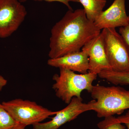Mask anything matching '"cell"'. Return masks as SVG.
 I'll return each mask as SVG.
<instances>
[{
  "mask_svg": "<svg viewBox=\"0 0 129 129\" xmlns=\"http://www.w3.org/2000/svg\"><path fill=\"white\" fill-rule=\"evenodd\" d=\"M27 14L19 0H0V38L9 37L17 30Z\"/></svg>",
  "mask_w": 129,
  "mask_h": 129,
  "instance_id": "8992f818",
  "label": "cell"
},
{
  "mask_svg": "<svg viewBox=\"0 0 129 129\" xmlns=\"http://www.w3.org/2000/svg\"><path fill=\"white\" fill-rule=\"evenodd\" d=\"M105 51L112 70L118 72H129V47L115 28L103 29Z\"/></svg>",
  "mask_w": 129,
  "mask_h": 129,
  "instance_id": "5b68a950",
  "label": "cell"
},
{
  "mask_svg": "<svg viewBox=\"0 0 129 129\" xmlns=\"http://www.w3.org/2000/svg\"><path fill=\"white\" fill-rule=\"evenodd\" d=\"M101 32L87 18L84 9L69 10L52 28L48 56L57 58L80 51Z\"/></svg>",
  "mask_w": 129,
  "mask_h": 129,
  "instance_id": "6da1fadb",
  "label": "cell"
},
{
  "mask_svg": "<svg viewBox=\"0 0 129 129\" xmlns=\"http://www.w3.org/2000/svg\"><path fill=\"white\" fill-rule=\"evenodd\" d=\"M98 75L115 85L129 84V72H118L105 70L102 71Z\"/></svg>",
  "mask_w": 129,
  "mask_h": 129,
  "instance_id": "7c38bea8",
  "label": "cell"
},
{
  "mask_svg": "<svg viewBox=\"0 0 129 129\" xmlns=\"http://www.w3.org/2000/svg\"><path fill=\"white\" fill-rule=\"evenodd\" d=\"M13 128L12 129H13Z\"/></svg>",
  "mask_w": 129,
  "mask_h": 129,
  "instance_id": "ffe728a7",
  "label": "cell"
},
{
  "mask_svg": "<svg viewBox=\"0 0 129 129\" xmlns=\"http://www.w3.org/2000/svg\"><path fill=\"white\" fill-rule=\"evenodd\" d=\"M119 32L129 47V24L120 27Z\"/></svg>",
  "mask_w": 129,
  "mask_h": 129,
  "instance_id": "9a60e30c",
  "label": "cell"
},
{
  "mask_svg": "<svg viewBox=\"0 0 129 129\" xmlns=\"http://www.w3.org/2000/svg\"><path fill=\"white\" fill-rule=\"evenodd\" d=\"M47 64L51 67L65 68L81 74L87 73L89 69V58L84 51L69 53L61 57L50 58Z\"/></svg>",
  "mask_w": 129,
  "mask_h": 129,
  "instance_id": "30bf717a",
  "label": "cell"
},
{
  "mask_svg": "<svg viewBox=\"0 0 129 129\" xmlns=\"http://www.w3.org/2000/svg\"><path fill=\"white\" fill-rule=\"evenodd\" d=\"M20 2H24L27 0H19ZM36 1H45L48 2H57L61 3L64 4L65 6H67L69 10H73L72 8L70 5V2H74L79 3V0H36Z\"/></svg>",
  "mask_w": 129,
  "mask_h": 129,
  "instance_id": "2e32d148",
  "label": "cell"
},
{
  "mask_svg": "<svg viewBox=\"0 0 129 129\" xmlns=\"http://www.w3.org/2000/svg\"><path fill=\"white\" fill-rule=\"evenodd\" d=\"M81 50L88 53L89 58L88 72L98 75L103 70H112L105 51L101 33L88 42Z\"/></svg>",
  "mask_w": 129,
  "mask_h": 129,
  "instance_id": "9c48e42d",
  "label": "cell"
},
{
  "mask_svg": "<svg viewBox=\"0 0 129 129\" xmlns=\"http://www.w3.org/2000/svg\"><path fill=\"white\" fill-rule=\"evenodd\" d=\"M100 30L108 28H115L129 24L128 16L125 7V0H114L107 10L103 11L94 21Z\"/></svg>",
  "mask_w": 129,
  "mask_h": 129,
  "instance_id": "ba28073f",
  "label": "cell"
},
{
  "mask_svg": "<svg viewBox=\"0 0 129 129\" xmlns=\"http://www.w3.org/2000/svg\"><path fill=\"white\" fill-rule=\"evenodd\" d=\"M26 127V126L24 125L17 123L15 127L13 128V129H25V127Z\"/></svg>",
  "mask_w": 129,
  "mask_h": 129,
  "instance_id": "ac0fdd59",
  "label": "cell"
},
{
  "mask_svg": "<svg viewBox=\"0 0 129 129\" xmlns=\"http://www.w3.org/2000/svg\"><path fill=\"white\" fill-rule=\"evenodd\" d=\"M99 129H125V127L113 116L106 117L98 123Z\"/></svg>",
  "mask_w": 129,
  "mask_h": 129,
  "instance_id": "5bb4252c",
  "label": "cell"
},
{
  "mask_svg": "<svg viewBox=\"0 0 129 129\" xmlns=\"http://www.w3.org/2000/svg\"><path fill=\"white\" fill-rule=\"evenodd\" d=\"M59 69V74L53 75L55 82L52 86L58 98L69 104L74 97L82 99L81 93L83 90L91 93L92 83L96 79L97 74L90 72L79 74L67 69Z\"/></svg>",
  "mask_w": 129,
  "mask_h": 129,
  "instance_id": "3957f363",
  "label": "cell"
},
{
  "mask_svg": "<svg viewBox=\"0 0 129 129\" xmlns=\"http://www.w3.org/2000/svg\"><path fill=\"white\" fill-rule=\"evenodd\" d=\"M17 123L0 103V129H12Z\"/></svg>",
  "mask_w": 129,
  "mask_h": 129,
  "instance_id": "4fadbf2b",
  "label": "cell"
},
{
  "mask_svg": "<svg viewBox=\"0 0 129 129\" xmlns=\"http://www.w3.org/2000/svg\"><path fill=\"white\" fill-rule=\"evenodd\" d=\"M93 101L84 103L83 100L74 97L68 106L57 111L50 121L39 123L33 125V129H58L61 126L76 118L81 114L93 110Z\"/></svg>",
  "mask_w": 129,
  "mask_h": 129,
  "instance_id": "52a82bcc",
  "label": "cell"
},
{
  "mask_svg": "<svg viewBox=\"0 0 129 129\" xmlns=\"http://www.w3.org/2000/svg\"><path fill=\"white\" fill-rule=\"evenodd\" d=\"M83 5L87 18L94 22L103 11L107 0H79Z\"/></svg>",
  "mask_w": 129,
  "mask_h": 129,
  "instance_id": "8fae6325",
  "label": "cell"
},
{
  "mask_svg": "<svg viewBox=\"0 0 129 129\" xmlns=\"http://www.w3.org/2000/svg\"><path fill=\"white\" fill-rule=\"evenodd\" d=\"M128 18H129V15L128 16Z\"/></svg>",
  "mask_w": 129,
  "mask_h": 129,
  "instance_id": "d6986e66",
  "label": "cell"
},
{
  "mask_svg": "<svg viewBox=\"0 0 129 129\" xmlns=\"http://www.w3.org/2000/svg\"><path fill=\"white\" fill-rule=\"evenodd\" d=\"M2 104L16 122L26 126L41 123L57 113L34 102L21 99L3 102Z\"/></svg>",
  "mask_w": 129,
  "mask_h": 129,
  "instance_id": "277c9868",
  "label": "cell"
},
{
  "mask_svg": "<svg viewBox=\"0 0 129 129\" xmlns=\"http://www.w3.org/2000/svg\"><path fill=\"white\" fill-rule=\"evenodd\" d=\"M93 110L99 118L121 114L129 109V90L119 86L93 85Z\"/></svg>",
  "mask_w": 129,
  "mask_h": 129,
  "instance_id": "7a4b0ae2",
  "label": "cell"
},
{
  "mask_svg": "<svg viewBox=\"0 0 129 129\" xmlns=\"http://www.w3.org/2000/svg\"><path fill=\"white\" fill-rule=\"evenodd\" d=\"M117 118L119 122L124 124L127 129H129V110L124 115L119 116Z\"/></svg>",
  "mask_w": 129,
  "mask_h": 129,
  "instance_id": "e0dca14e",
  "label": "cell"
}]
</instances>
